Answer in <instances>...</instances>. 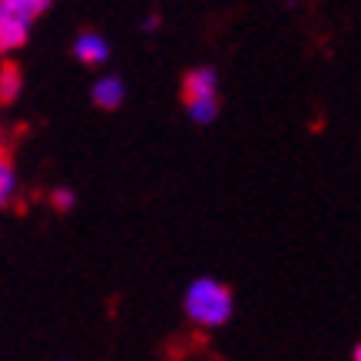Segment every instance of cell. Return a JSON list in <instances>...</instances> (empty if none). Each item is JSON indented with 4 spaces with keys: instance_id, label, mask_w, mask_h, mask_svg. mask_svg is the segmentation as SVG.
<instances>
[{
    "instance_id": "cell-10",
    "label": "cell",
    "mask_w": 361,
    "mask_h": 361,
    "mask_svg": "<svg viewBox=\"0 0 361 361\" xmlns=\"http://www.w3.org/2000/svg\"><path fill=\"white\" fill-rule=\"evenodd\" d=\"M351 361H361V341H358V348H355V355H351Z\"/></svg>"
},
{
    "instance_id": "cell-8",
    "label": "cell",
    "mask_w": 361,
    "mask_h": 361,
    "mask_svg": "<svg viewBox=\"0 0 361 361\" xmlns=\"http://www.w3.org/2000/svg\"><path fill=\"white\" fill-rule=\"evenodd\" d=\"M17 189V176H13V163L7 153H0V206H7Z\"/></svg>"
},
{
    "instance_id": "cell-1",
    "label": "cell",
    "mask_w": 361,
    "mask_h": 361,
    "mask_svg": "<svg viewBox=\"0 0 361 361\" xmlns=\"http://www.w3.org/2000/svg\"><path fill=\"white\" fill-rule=\"evenodd\" d=\"M186 315L199 329H219L232 315V292L216 279H196L186 288Z\"/></svg>"
},
{
    "instance_id": "cell-3",
    "label": "cell",
    "mask_w": 361,
    "mask_h": 361,
    "mask_svg": "<svg viewBox=\"0 0 361 361\" xmlns=\"http://www.w3.org/2000/svg\"><path fill=\"white\" fill-rule=\"evenodd\" d=\"M27 30H30V23L0 7V54H11V50L27 44Z\"/></svg>"
},
{
    "instance_id": "cell-9",
    "label": "cell",
    "mask_w": 361,
    "mask_h": 361,
    "mask_svg": "<svg viewBox=\"0 0 361 361\" xmlns=\"http://www.w3.org/2000/svg\"><path fill=\"white\" fill-rule=\"evenodd\" d=\"M54 209H60V212L73 209V192H70V189H56L54 192Z\"/></svg>"
},
{
    "instance_id": "cell-7",
    "label": "cell",
    "mask_w": 361,
    "mask_h": 361,
    "mask_svg": "<svg viewBox=\"0 0 361 361\" xmlns=\"http://www.w3.org/2000/svg\"><path fill=\"white\" fill-rule=\"evenodd\" d=\"M20 97V70L17 63H0V103H13Z\"/></svg>"
},
{
    "instance_id": "cell-2",
    "label": "cell",
    "mask_w": 361,
    "mask_h": 361,
    "mask_svg": "<svg viewBox=\"0 0 361 361\" xmlns=\"http://www.w3.org/2000/svg\"><path fill=\"white\" fill-rule=\"evenodd\" d=\"M183 103H186L189 116L196 123H212L219 113V99H216V70L196 66L189 70L183 80Z\"/></svg>"
},
{
    "instance_id": "cell-4",
    "label": "cell",
    "mask_w": 361,
    "mask_h": 361,
    "mask_svg": "<svg viewBox=\"0 0 361 361\" xmlns=\"http://www.w3.org/2000/svg\"><path fill=\"white\" fill-rule=\"evenodd\" d=\"M73 54H77L83 63L97 66V63H103V60L110 56V47H106V40H103L99 33H80L77 44H73Z\"/></svg>"
},
{
    "instance_id": "cell-5",
    "label": "cell",
    "mask_w": 361,
    "mask_h": 361,
    "mask_svg": "<svg viewBox=\"0 0 361 361\" xmlns=\"http://www.w3.org/2000/svg\"><path fill=\"white\" fill-rule=\"evenodd\" d=\"M93 103L99 110H116L123 103V83L116 77H99L93 87Z\"/></svg>"
},
{
    "instance_id": "cell-6",
    "label": "cell",
    "mask_w": 361,
    "mask_h": 361,
    "mask_svg": "<svg viewBox=\"0 0 361 361\" xmlns=\"http://www.w3.org/2000/svg\"><path fill=\"white\" fill-rule=\"evenodd\" d=\"M47 4H50V0H0L4 11L13 13V17H20V20H27V23L37 20V17L47 11Z\"/></svg>"
}]
</instances>
